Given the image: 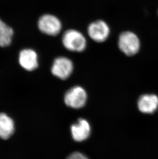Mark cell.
<instances>
[{
    "instance_id": "obj_1",
    "label": "cell",
    "mask_w": 158,
    "mask_h": 159,
    "mask_svg": "<svg viewBox=\"0 0 158 159\" xmlns=\"http://www.w3.org/2000/svg\"><path fill=\"white\" fill-rule=\"evenodd\" d=\"M62 41L64 47L70 51L82 52L86 48L85 37L75 30H66L63 34Z\"/></svg>"
},
{
    "instance_id": "obj_2",
    "label": "cell",
    "mask_w": 158,
    "mask_h": 159,
    "mask_svg": "<svg viewBox=\"0 0 158 159\" xmlns=\"http://www.w3.org/2000/svg\"><path fill=\"white\" fill-rule=\"evenodd\" d=\"M118 46L121 52L128 56L137 54L140 48L139 38L133 32H123L118 40Z\"/></svg>"
},
{
    "instance_id": "obj_3",
    "label": "cell",
    "mask_w": 158,
    "mask_h": 159,
    "mask_svg": "<svg viewBox=\"0 0 158 159\" xmlns=\"http://www.w3.org/2000/svg\"><path fill=\"white\" fill-rule=\"evenodd\" d=\"M87 94L85 89L81 86H75L69 89L64 96V102L67 106L80 109L85 106Z\"/></svg>"
},
{
    "instance_id": "obj_4",
    "label": "cell",
    "mask_w": 158,
    "mask_h": 159,
    "mask_svg": "<svg viewBox=\"0 0 158 159\" xmlns=\"http://www.w3.org/2000/svg\"><path fill=\"white\" fill-rule=\"evenodd\" d=\"M38 27L43 33L49 36H55L61 32L62 23L60 20L55 16L46 14L39 19Z\"/></svg>"
},
{
    "instance_id": "obj_5",
    "label": "cell",
    "mask_w": 158,
    "mask_h": 159,
    "mask_svg": "<svg viewBox=\"0 0 158 159\" xmlns=\"http://www.w3.org/2000/svg\"><path fill=\"white\" fill-rule=\"evenodd\" d=\"M73 70L72 61L65 57H59L55 59L51 69L52 74L62 80L69 78Z\"/></svg>"
},
{
    "instance_id": "obj_6",
    "label": "cell",
    "mask_w": 158,
    "mask_h": 159,
    "mask_svg": "<svg viewBox=\"0 0 158 159\" xmlns=\"http://www.w3.org/2000/svg\"><path fill=\"white\" fill-rule=\"evenodd\" d=\"M90 38L97 42H104L110 34L109 26L103 20H97L91 23L88 27Z\"/></svg>"
},
{
    "instance_id": "obj_7",
    "label": "cell",
    "mask_w": 158,
    "mask_h": 159,
    "mask_svg": "<svg viewBox=\"0 0 158 159\" xmlns=\"http://www.w3.org/2000/svg\"><path fill=\"white\" fill-rule=\"evenodd\" d=\"M70 129L72 137L77 142H82L86 140L91 132L90 123L84 119H79L76 123L72 125Z\"/></svg>"
},
{
    "instance_id": "obj_8",
    "label": "cell",
    "mask_w": 158,
    "mask_h": 159,
    "mask_svg": "<svg viewBox=\"0 0 158 159\" xmlns=\"http://www.w3.org/2000/svg\"><path fill=\"white\" fill-rule=\"evenodd\" d=\"M138 107L143 113H153L158 108V97L152 94L142 95L138 101Z\"/></svg>"
},
{
    "instance_id": "obj_9",
    "label": "cell",
    "mask_w": 158,
    "mask_h": 159,
    "mask_svg": "<svg viewBox=\"0 0 158 159\" xmlns=\"http://www.w3.org/2000/svg\"><path fill=\"white\" fill-rule=\"evenodd\" d=\"M19 63L27 71L36 70L38 66L37 54L32 49H24L20 53Z\"/></svg>"
},
{
    "instance_id": "obj_10",
    "label": "cell",
    "mask_w": 158,
    "mask_h": 159,
    "mask_svg": "<svg viewBox=\"0 0 158 159\" xmlns=\"http://www.w3.org/2000/svg\"><path fill=\"white\" fill-rule=\"evenodd\" d=\"M15 131L14 120L5 113H0V138L7 140Z\"/></svg>"
},
{
    "instance_id": "obj_11",
    "label": "cell",
    "mask_w": 158,
    "mask_h": 159,
    "mask_svg": "<svg viewBox=\"0 0 158 159\" xmlns=\"http://www.w3.org/2000/svg\"><path fill=\"white\" fill-rule=\"evenodd\" d=\"M14 35L12 28L0 19V47H6L11 44Z\"/></svg>"
},
{
    "instance_id": "obj_12",
    "label": "cell",
    "mask_w": 158,
    "mask_h": 159,
    "mask_svg": "<svg viewBox=\"0 0 158 159\" xmlns=\"http://www.w3.org/2000/svg\"><path fill=\"white\" fill-rule=\"evenodd\" d=\"M67 159H89L83 153H81L80 152H74L73 153H71L68 157Z\"/></svg>"
}]
</instances>
